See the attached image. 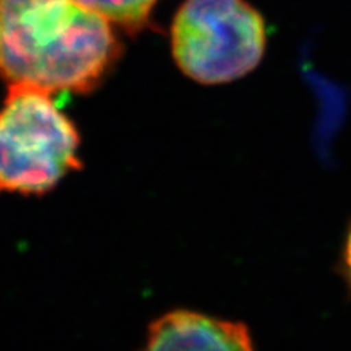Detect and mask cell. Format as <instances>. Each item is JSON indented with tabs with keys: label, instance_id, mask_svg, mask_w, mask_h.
<instances>
[{
	"label": "cell",
	"instance_id": "3",
	"mask_svg": "<svg viewBox=\"0 0 351 351\" xmlns=\"http://www.w3.org/2000/svg\"><path fill=\"white\" fill-rule=\"evenodd\" d=\"M265 46V22L245 0H186L171 27L176 63L201 84L241 78L259 64Z\"/></svg>",
	"mask_w": 351,
	"mask_h": 351
},
{
	"label": "cell",
	"instance_id": "1",
	"mask_svg": "<svg viewBox=\"0 0 351 351\" xmlns=\"http://www.w3.org/2000/svg\"><path fill=\"white\" fill-rule=\"evenodd\" d=\"M112 24L78 0H0V78L85 93L114 63Z\"/></svg>",
	"mask_w": 351,
	"mask_h": 351
},
{
	"label": "cell",
	"instance_id": "2",
	"mask_svg": "<svg viewBox=\"0 0 351 351\" xmlns=\"http://www.w3.org/2000/svg\"><path fill=\"white\" fill-rule=\"evenodd\" d=\"M53 95L31 85H9L0 108V193H47L81 169L80 135Z\"/></svg>",
	"mask_w": 351,
	"mask_h": 351
},
{
	"label": "cell",
	"instance_id": "4",
	"mask_svg": "<svg viewBox=\"0 0 351 351\" xmlns=\"http://www.w3.org/2000/svg\"><path fill=\"white\" fill-rule=\"evenodd\" d=\"M142 351H254V346L245 325L178 311L154 322Z\"/></svg>",
	"mask_w": 351,
	"mask_h": 351
},
{
	"label": "cell",
	"instance_id": "6",
	"mask_svg": "<svg viewBox=\"0 0 351 351\" xmlns=\"http://www.w3.org/2000/svg\"><path fill=\"white\" fill-rule=\"evenodd\" d=\"M346 261H347V265H348V269L351 272V233L348 236V240H347V249H346Z\"/></svg>",
	"mask_w": 351,
	"mask_h": 351
},
{
	"label": "cell",
	"instance_id": "5",
	"mask_svg": "<svg viewBox=\"0 0 351 351\" xmlns=\"http://www.w3.org/2000/svg\"><path fill=\"white\" fill-rule=\"evenodd\" d=\"M112 25H119L126 31L144 28L160 0H78Z\"/></svg>",
	"mask_w": 351,
	"mask_h": 351
}]
</instances>
